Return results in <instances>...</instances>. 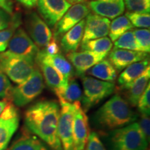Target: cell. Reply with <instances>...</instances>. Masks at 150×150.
<instances>
[{"instance_id": "1", "label": "cell", "mask_w": 150, "mask_h": 150, "mask_svg": "<svg viewBox=\"0 0 150 150\" xmlns=\"http://www.w3.org/2000/svg\"><path fill=\"white\" fill-rule=\"evenodd\" d=\"M60 115L59 103L42 100L35 103L25 113L26 126L53 150H63L58 134Z\"/></svg>"}, {"instance_id": "2", "label": "cell", "mask_w": 150, "mask_h": 150, "mask_svg": "<svg viewBox=\"0 0 150 150\" xmlns=\"http://www.w3.org/2000/svg\"><path fill=\"white\" fill-rule=\"evenodd\" d=\"M137 116L128 102L120 95H115L99 108L94 116L97 126L113 130L134 122Z\"/></svg>"}, {"instance_id": "3", "label": "cell", "mask_w": 150, "mask_h": 150, "mask_svg": "<svg viewBox=\"0 0 150 150\" xmlns=\"http://www.w3.org/2000/svg\"><path fill=\"white\" fill-rule=\"evenodd\" d=\"M110 150H146L148 141L138 122L113 129L107 137Z\"/></svg>"}, {"instance_id": "4", "label": "cell", "mask_w": 150, "mask_h": 150, "mask_svg": "<svg viewBox=\"0 0 150 150\" xmlns=\"http://www.w3.org/2000/svg\"><path fill=\"white\" fill-rule=\"evenodd\" d=\"M35 60L14 55L5 51L0 53V69L13 82L20 84L27 80L35 68Z\"/></svg>"}, {"instance_id": "5", "label": "cell", "mask_w": 150, "mask_h": 150, "mask_svg": "<svg viewBox=\"0 0 150 150\" xmlns=\"http://www.w3.org/2000/svg\"><path fill=\"white\" fill-rule=\"evenodd\" d=\"M45 88L42 73L35 67L29 77L22 83L13 88L10 101L19 107L26 106L42 93Z\"/></svg>"}, {"instance_id": "6", "label": "cell", "mask_w": 150, "mask_h": 150, "mask_svg": "<svg viewBox=\"0 0 150 150\" xmlns=\"http://www.w3.org/2000/svg\"><path fill=\"white\" fill-rule=\"evenodd\" d=\"M83 96L82 97L83 110L88 111L115 91V84L112 82L98 80L90 76H82Z\"/></svg>"}, {"instance_id": "7", "label": "cell", "mask_w": 150, "mask_h": 150, "mask_svg": "<svg viewBox=\"0 0 150 150\" xmlns=\"http://www.w3.org/2000/svg\"><path fill=\"white\" fill-rule=\"evenodd\" d=\"M60 102V115L58 123V134L63 150H74L73 141V117L76 103H68L61 99Z\"/></svg>"}, {"instance_id": "8", "label": "cell", "mask_w": 150, "mask_h": 150, "mask_svg": "<svg viewBox=\"0 0 150 150\" xmlns=\"http://www.w3.org/2000/svg\"><path fill=\"white\" fill-rule=\"evenodd\" d=\"M20 116L17 108L8 102L0 116V150H5L18 128Z\"/></svg>"}, {"instance_id": "9", "label": "cell", "mask_w": 150, "mask_h": 150, "mask_svg": "<svg viewBox=\"0 0 150 150\" xmlns=\"http://www.w3.org/2000/svg\"><path fill=\"white\" fill-rule=\"evenodd\" d=\"M6 52L14 55L35 60L39 50L24 30L19 27L9 41Z\"/></svg>"}, {"instance_id": "10", "label": "cell", "mask_w": 150, "mask_h": 150, "mask_svg": "<svg viewBox=\"0 0 150 150\" xmlns=\"http://www.w3.org/2000/svg\"><path fill=\"white\" fill-rule=\"evenodd\" d=\"M25 24L29 37L38 48L45 47L52 38L51 29L36 13L27 15Z\"/></svg>"}, {"instance_id": "11", "label": "cell", "mask_w": 150, "mask_h": 150, "mask_svg": "<svg viewBox=\"0 0 150 150\" xmlns=\"http://www.w3.org/2000/svg\"><path fill=\"white\" fill-rule=\"evenodd\" d=\"M37 6L43 20L53 27L70 8L71 4L66 0H38Z\"/></svg>"}, {"instance_id": "12", "label": "cell", "mask_w": 150, "mask_h": 150, "mask_svg": "<svg viewBox=\"0 0 150 150\" xmlns=\"http://www.w3.org/2000/svg\"><path fill=\"white\" fill-rule=\"evenodd\" d=\"M91 13L88 6L84 4H76L66 11L64 16L56 24L54 38L62 36L67 31L76 25L79 22L86 18V17Z\"/></svg>"}, {"instance_id": "13", "label": "cell", "mask_w": 150, "mask_h": 150, "mask_svg": "<svg viewBox=\"0 0 150 150\" xmlns=\"http://www.w3.org/2000/svg\"><path fill=\"white\" fill-rule=\"evenodd\" d=\"M88 136V119L86 112L81 106V102H78L73 117V141L74 150L84 149Z\"/></svg>"}, {"instance_id": "14", "label": "cell", "mask_w": 150, "mask_h": 150, "mask_svg": "<svg viewBox=\"0 0 150 150\" xmlns=\"http://www.w3.org/2000/svg\"><path fill=\"white\" fill-rule=\"evenodd\" d=\"M110 24L109 19L90 13L86 17L83 35L81 43L106 37L108 35Z\"/></svg>"}, {"instance_id": "15", "label": "cell", "mask_w": 150, "mask_h": 150, "mask_svg": "<svg viewBox=\"0 0 150 150\" xmlns=\"http://www.w3.org/2000/svg\"><path fill=\"white\" fill-rule=\"evenodd\" d=\"M147 57L146 52L114 48L108 54V61L116 70L122 71L129 65L147 59Z\"/></svg>"}, {"instance_id": "16", "label": "cell", "mask_w": 150, "mask_h": 150, "mask_svg": "<svg viewBox=\"0 0 150 150\" xmlns=\"http://www.w3.org/2000/svg\"><path fill=\"white\" fill-rule=\"evenodd\" d=\"M106 55L94 53L88 51L72 52L67 53V58L76 70V74L83 76L84 73L99 61L105 59Z\"/></svg>"}, {"instance_id": "17", "label": "cell", "mask_w": 150, "mask_h": 150, "mask_svg": "<svg viewBox=\"0 0 150 150\" xmlns=\"http://www.w3.org/2000/svg\"><path fill=\"white\" fill-rule=\"evenodd\" d=\"M88 7L95 14L108 19H115L125 12L124 0H93Z\"/></svg>"}, {"instance_id": "18", "label": "cell", "mask_w": 150, "mask_h": 150, "mask_svg": "<svg viewBox=\"0 0 150 150\" xmlns=\"http://www.w3.org/2000/svg\"><path fill=\"white\" fill-rule=\"evenodd\" d=\"M35 60L42 61L48 63L62 75L65 81H68L72 78L73 74V67L71 63L61 54H56L54 55L47 54L44 50L39 51Z\"/></svg>"}, {"instance_id": "19", "label": "cell", "mask_w": 150, "mask_h": 150, "mask_svg": "<svg viewBox=\"0 0 150 150\" xmlns=\"http://www.w3.org/2000/svg\"><path fill=\"white\" fill-rule=\"evenodd\" d=\"M84 26L85 19L82 20L63 35L61 39V46L65 52L70 53L76 52L78 50L83 38Z\"/></svg>"}, {"instance_id": "20", "label": "cell", "mask_w": 150, "mask_h": 150, "mask_svg": "<svg viewBox=\"0 0 150 150\" xmlns=\"http://www.w3.org/2000/svg\"><path fill=\"white\" fill-rule=\"evenodd\" d=\"M149 78L150 67L149 66L139 77L136 79L125 89V91H127L125 96L127 97V101L133 106H136L138 104L140 97L142 96L149 84Z\"/></svg>"}, {"instance_id": "21", "label": "cell", "mask_w": 150, "mask_h": 150, "mask_svg": "<svg viewBox=\"0 0 150 150\" xmlns=\"http://www.w3.org/2000/svg\"><path fill=\"white\" fill-rule=\"evenodd\" d=\"M149 62L147 59L127 66L117 79L118 85L120 86L121 89L125 90L132 82L139 77L149 66Z\"/></svg>"}, {"instance_id": "22", "label": "cell", "mask_w": 150, "mask_h": 150, "mask_svg": "<svg viewBox=\"0 0 150 150\" xmlns=\"http://www.w3.org/2000/svg\"><path fill=\"white\" fill-rule=\"evenodd\" d=\"M35 62L42 71V75L47 85L54 91L67 85L68 81H65L62 75L55 68L42 61L35 60Z\"/></svg>"}, {"instance_id": "23", "label": "cell", "mask_w": 150, "mask_h": 150, "mask_svg": "<svg viewBox=\"0 0 150 150\" xmlns=\"http://www.w3.org/2000/svg\"><path fill=\"white\" fill-rule=\"evenodd\" d=\"M87 74L104 81L112 82L117 77V70L111 63L103 59L87 71Z\"/></svg>"}, {"instance_id": "24", "label": "cell", "mask_w": 150, "mask_h": 150, "mask_svg": "<svg viewBox=\"0 0 150 150\" xmlns=\"http://www.w3.org/2000/svg\"><path fill=\"white\" fill-rule=\"evenodd\" d=\"M59 99H61L68 103L80 102L82 98V91L79 84L74 79L71 78L64 88L54 91Z\"/></svg>"}, {"instance_id": "25", "label": "cell", "mask_w": 150, "mask_h": 150, "mask_svg": "<svg viewBox=\"0 0 150 150\" xmlns=\"http://www.w3.org/2000/svg\"><path fill=\"white\" fill-rule=\"evenodd\" d=\"M6 150H49L40 139L30 134H23Z\"/></svg>"}, {"instance_id": "26", "label": "cell", "mask_w": 150, "mask_h": 150, "mask_svg": "<svg viewBox=\"0 0 150 150\" xmlns=\"http://www.w3.org/2000/svg\"><path fill=\"white\" fill-rule=\"evenodd\" d=\"M81 44L82 51H88L106 56L108 55L112 47V41L106 36L94 39Z\"/></svg>"}, {"instance_id": "27", "label": "cell", "mask_w": 150, "mask_h": 150, "mask_svg": "<svg viewBox=\"0 0 150 150\" xmlns=\"http://www.w3.org/2000/svg\"><path fill=\"white\" fill-rule=\"evenodd\" d=\"M133 25L131 24L129 19L125 16H118L110 22L108 35L112 42H115L121 35L127 31H130L133 29Z\"/></svg>"}, {"instance_id": "28", "label": "cell", "mask_w": 150, "mask_h": 150, "mask_svg": "<svg viewBox=\"0 0 150 150\" xmlns=\"http://www.w3.org/2000/svg\"><path fill=\"white\" fill-rule=\"evenodd\" d=\"M21 24V16L19 13L13 15L12 22L6 29L0 31V53L6 51L8 42L14 34L16 30Z\"/></svg>"}, {"instance_id": "29", "label": "cell", "mask_w": 150, "mask_h": 150, "mask_svg": "<svg viewBox=\"0 0 150 150\" xmlns=\"http://www.w3.org/2000/svg\"><path fill=\"white\" fill-rule=\"evenodd\" d=\"M115 48L141 52L137 44L133 31H128L114 42Z\"/></svg>"}, {"instance_id": "30", "label": "cell", "mask_w": 150, "mask_h": 150, "mask_svg": "<svg viewBox=\"0 0 150 150\" xmlns=\"http://www.w3.org/2000/svg\"><path fill=\"white\" fill-rule=\"evenodd\" d=\"M137 44L141 52L149 53L150 52V31L149 29H135L133 31Z\"/></svg>"}, {"instance_id": "31", "label": "cell", "mask_w": 150, "mask_h": 150, "mask_svg": "<svg viewBox=\"0 0 150 150\" xmlns=\"http://www.w3.org/2000/svg\"><path fill=\"white\" fill-rule=\"evenodd\" d=\"M125 16L129 19L133 27L149 29L150 26V16L147 13L127 12Z\"/></svg>"}, {"instance_id": "32", "label": "cell", "mask_w": 150, "mask_h": 150, "mask_svg": "<svg viewBox=\"0 0 150 150\" xmlns=\"http://www.w3.org/2000/svg\"><path fill=\"white\" fill-rule=\"evenodd\" d=\"M129 12L149 14L150 0H124Z\"/></svg>"}, {"instance_id": "33", "label": "cell", "mask_w": 150, "mask_h": 150, "mask_svg": "<svg viewBox=\"0 0 150 150\" xmlns=\"http://www.w3.org/2000/svg\"><path fill=\"white\" fill-rule=\"evenodd\" d=\"M12 85L8 76L0 69V97L10 101Z\"/></svg>"}, {"instance_id": "34", "label": "cell", "mask_w": 150, "mask_h": 150, "mask_svg": "<svg viewBox=\"0 0 150 150\" xmlns=\"http://www.w3.org/2000/svg\"><path fill=\"white\" fill-rule=\"evenodd\" d=\"M138 108L142 115H149L150 113V87L149 83L146 88L138 102Z\"/></svg>"}, {"instance_id": "35", "label": "cell", "mask_w": 150, "mask_h": 150, "mask_svg": "<svg viewBox=\"0 0 150 150\" xmlns=\"http://www.w3.org/2000/svg\"><path fill=\"white\" fill-rule=\"evenodd\" d=\"M86 145V150H106L95 132H92L89 134Z\"/></svg>"}, {"instance_id": "36", "label": "cell", "mask_w": 150, "mask_h": 150, "mask_svg": "<svg viewBox=\"0 0 150 150\" xmlns=\"http://www.w3.org/2000/svg\"><path fill=\"white\" fill-rule=\"evenodd\" d=\"M140 129L145 135L146 139L148 142L149 141L150 138V120L148 115H142L139 122H138Z\"/></svg>"}, {"instance_id": "37", "label": "cell", "mask_w": 150, "mask_h": 150, "mask_svg": "<svg viewBox=\"0 0 150 150\" xmlns=\"http://www.w3.org/2000/svg\"><path fill=\"white\" fill-rule=\"evenodd\" d=\"M13 15H10L6 11L0 8V31L8 28L12 22Z\"/></svg>"}, {"instance_id": "38", "label": "cell", "mask_w": 150, "mask_h": 150, "mask_svg": "<svg viewBox=\"0 0 150 150\" xmlns=\"http://www.w3.org/2000/svg\"><path fill=\"white\" fill-rule=\"evenodd\" d=\"M59 44H58L57 39H56L55 38H52L50 42L45 47L44 51L47 54L54 55V54H59Z\"/></svg>"}, {"instance_id": "39", "label": "cell", "mask_w": 150, "mask_h": 150, "mask_svg": "<svg viewBox=\"0 0 150 150\" xmlns=\"http://www.w3.org/2000/svg\"><path fill=\"white\" fill-rule=\"evenodd\" d=\"M0 8L10 15L13 14V4L12 0H0Z\"/></svg>"}, {"instance_id": "40", "label": "cell", "mask_w": 150, "mask_h": 150, "mask_svg": "<svg viewBox=\"0 0 150 150\" xmlns=\"http://www.w3.org/2000/svg\"><path fill=\"white\" fill-rule=\"evenodd\" d=\"M27 8H33L37 5L38 0H16Z\"/></svg>"}, {"instance_id": "41", "label": "cell", "mask_w": 150, "mask_h": 150, "mask_svg": "<svg viewBox=\"0 0 150 150\" xmlns=\"http://www.w3.org/2000/svg\"><path fill=\"white\" fill-rule=\"evenodd\" d=\"M9 101L6 100V99H4V100L0 101V116H1V113L4 110V108H6V106H7V104H8Z\"/></svg>"}, {"instance_id": "42", "label": "cell", "mask_w": 150, "mask_h": 150, "mask_svg": "<svg viewBox=\"0 0 150 150\" xmlns=\"http://www.w3.org/2000/svg\"><path fill=\"white\" fill-rule=\"evenodd\" d=\"M71 4H83L87 0H66Z\"/></svg>"}]
</instances>
